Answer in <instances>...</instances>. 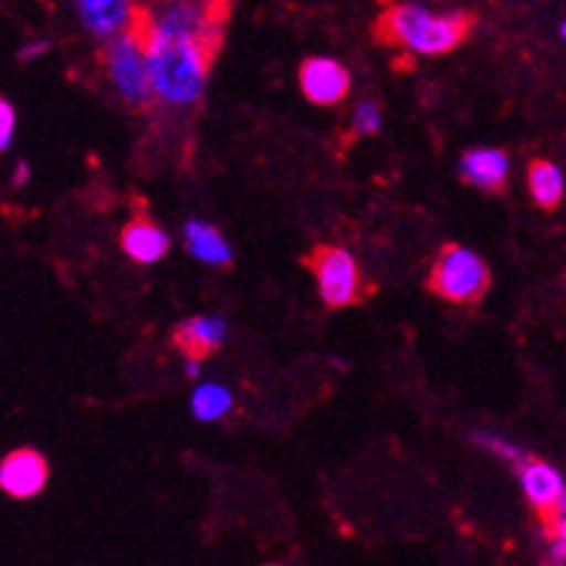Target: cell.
Masks as SVG:
<instances>
[{
	"label": "cell",
	"mask_w": 566,
	"mask_h": 566,
	"mask_svg": "<svg viewBox=\"0 0 566 566\" xmlns=\"http://www.w3.org/2000/svg\"><path fill=\"white\" fill-rule=\"evenodd\" d=\"M301 90L313 105H338L350 93V73L333 59L315 55L301 64Z\"/></svg>",
	"instance_id": "ba28073f"
},
{
	"label": "cell",
	"mask_w": 566,
	"mask_h": 566,
	"mask_svg": "<svg viewBox=\"0 0 566 566\" xmlns=\"http://www.w3.org/2000/svg\"><path fill=\"white\" fill-rule=\"evenodd\" d=\"M514 471H517L523 494H526V500L537 512L541 523L552 521L558 514H566V480L560 478L558 469H552L549 462L544 460L526 457Z\"/></svg>",
	"instance_id": "8992f818"
},
{
	"label": "cell",
	"mask_w": 566,
	"mask_h": 566,
	"mask_svg": "<svg viewBox=\"0 0 566 566\" xmlns=\"http://www.w3.org/2000/svg\"><path fill=\"white\" fill-rule=\"evenodd\" d=\"M50 46H53L50 41H30V44H23L21 50H18V59H21V61L38 59V55H44Z\"/></svg>",
	"instance_id": "ffe728a7"
},
{
	"label": "cell",
	"mask_w": 566,
	"mask_h": 566,
	"mask_svg": "<svg viewBox=\"0 0 566 566\" xmlns=\"http://www.w3.org/2000/svg\"><path fill=\"white\" fill-rule=\"evenodd\" d=\"M530 191H532V200H535L541 209L546 211L558 209L566 191L564 174H560L558 165L546 163V159H535V163H530Z\"/></svg>",
	"instance_id": "5bb4252c"
},
{
	"label": "cell",
	"mask_w": 566,
	"mask_h": 566,
	"mask_svg": "<svg viewBox=\"0 0 566 566\" xmlns=\"http://www.w3.org/2000/svg\"><path fill=\"white\" fill-rule=\"evenodd\" d=\"M474 442H478V446H483V448H489L492 454L503 457L506 462H512L514 469H517V465H521V462L530 457L526 451H521L517 446H512V442H506V440H500V437H492V433H474Z\"/></svg>",
	"instance_id": "e0dca14e"
},
{
	"label": "cell",
	"mask_w": 566,
	"mask_h": 566,
	"mask_svg": "<svg viewBox=\"0 0 566 566\" xmlns=\"http://www.w3.org/2000/svg\"><path fill=\"white\" fill-rule=\"evenodd\" d=\"M460 177L483 191H500L509 179V157L497 148H474L460 159Z\"/></svg>",
	"instance_id": "7c38bea8"
},
{
	"label": "cell",
	"mask_w": 566,
	"mask_h": 566,
	"mask_svg": "<svg viewBox=\"0 0 566 566\" xmlns=\"http://www.w3.org/2000/svg\"><path fill=\"white\" fill-rule=\"evenodd\" d=\"M231 405H234V399H231L229 390L217 388V385H206V388L197 390L195 399H191V410H195L197 419H202V422L226 417L231 410Z\"/></svg>",
	"instance_id": "9a60e30c"
},
{
	"label": "cell",
	"mask_w": 566,
	"mask_h": 566,
	"mask_svg": "<svg viewBox=\"0 0 566 566\" xmlns=\"http://www.w3.org/2000/svg\"><path fill=\"white\" fill-rule=\"evenodd\" d=\"M136 7H139L136 0H75V12L82 23L98 38H113L127 30Z\"/></svg>",
	"instance_id": "30bf717a"
},
{
	"label": "cell",
	"mask_w": 566,
	"mask_h": 566,
	"mask_svg": "<svg viewBox=\"0 0 566 566\" xmlns=\"http://www.w3.org/2000/svg\"><path fill=\"white\" fill-rule=\"evenodd\" d=\"M27 177H30V168H27V163H18V171H15V179H12V186H23V182H27Z\"/></svg>",
	"instance_id": "7402d4cb"
},
{
	"label": "cell",
	"mask_w": 566,
	"mask_h": 566,
	"mask_svg": "<svg viewBox=\"0 0 566 566\" xmlns=\"http://www.w3.org/2000/svg\"><path fill=\"white\" fill-rule=\"evenodd\" d=\"M226 15L188 0L139 3L148 38L150 78L165 105H195L220 50Z\"/></svg>",
	"instance_id": "6da1fadb"
},
{
	"label": "cell",
	"mask_w": 566,
	"mask_h": 566,
	"mask_svg": "<svg viewBox=\"0 0 566 566\" xmlns=\"http://www.w3.org/2000/svg\"><path fill=\"white\" fill-rule=\"evenodd\" d=\"M12 130H15V111L9 105L7 98L0 102V148L7 150L12 142Z\"/></svg>",
	"instance_id": "d6986e66"
},
{
	"label": "cell",
	"mask_w": 566,
	"mask_h": 566,
	"mask_svg": "<svg viewBox=\"0 0 566 566\" xmlns=\"http://www.w3.org/2000/svg\"><path fill=\"white\" fill-rule=\"evenodd\" d=\"M474 18L465 12H431L419 3H394L376 21L381 44L417 55H446L469 38Z\"/></svg>",
	"instance_id": "7a4b0ae2"
},
{
	"label": "cell",
	"mask_w": 566,
	"mask_h": 566,
	"mask_svg": "<svg viewBox=\"0 0 566 566\" xmlns=\"http://www.w3.org/2000/svg\"><path fill=\"white\" fill-rule=\"evenodd\" d=\"M168 234L159 229L150 217L136 214L130 223L122 229V249L130 261L136 263H157L168 252Z\"/></svg>",
	"instance_id": "8fae6325"
},
{
	"label": "cell",
	"mask_w": 566,
	"mask_h": 566,
	"mask_svg": "<svg viewBox=\"0 0 566 566\" xmlns=\"http://www.w3.org/2000/svg\"><path fill=\"white\" fill-rule=\"evenodd\" d=\"M186 249L195 254L197 261L211 263V266H229L231 263V249L223 240V234L209 223H200V220H191L186 223Z\"/></svg>",
	"instance_id": "4fadbf2b"
},
{
	"label": "cell",
	"mask_w": 566,
	"mask_h": 566,
	"mask_svg": "<svg viewBox=\"0 0 566 566\" xmlns=\"http://www.w3.org/2000/svg\"><path fill=\"white\" fill-rule=\"evenodd\" d=\"M46 480H50V465L32 448H15L0 462V489L9 497H35L38 492H44Z\"/></svg>",
	"instance_id": "52a82bcc"
},
{
	"label": "cell",
	"mask_w": 566,
	"mask_h": 566,
	"mask_svg": "<svg viewBox=\"0 0 566 566\" xmlns=\"http://www.w3.org/2000/svg\"><path fill=\"white\" fill-rule=\"evenodd\" d=\"M353 130L356 136H373L381 130V113L373 102H361L353 113Z\"/></svg>",
	"instance_id": "ac0fdd59"
},
{
	"label": "cell",
	"mask_w": 566,
	"mask_h": 566,
	"mask_svg": "<svg viewBox=\"0 0 566 566\" xmlns=\"http://www.w3.org/2000/svg\"><path fill=\"white\" fill-rule=\"evenodd\" d=\"M188 3H197V7L217 9V12H229V0H188Z\"/></svg>",
	"instance_id": "44dd1931"
},
{
	"label": "cell",
	"mask_w": 566,
	"mask_h": 566,
	"mask_svg": "<svg viewBox=\"0 0 566 566\" xmlns=\"http://www.w3.org/2000/svg\"><path fill=\"white\" fill-rule=\"evenodd\" d=\"M428 290L448 304H480L492 290V272L478 252L446 243L428 272Z\"/></svg>",
	"instance_id": "277c9868"
},
{
	"label": "cell",
	"mask_w": 566,
	"mask_h": 566,
	"mask_svg": "<svg viewBox=\"0 0 566 566\" xmlns=\"http://www.w3.org/2000/svg\"><path fill=\"white\" fill-rule=\"evenodd\" d=\"M102 64H105L107 78L127 107L148 111L154 105L157 90H154V78H150L148 38H145V27L139 21V7L134 12V21L127 23V30L107 38L105 50H102Z\"/></svg>",
	"instance_id": "3957f363"
},
{
	"label": "cell",
	"mask_w": 566,
	"mask_h": 566,
	"mask_svg": "<svg viewBox=\"0 0 566 566\" xmlns=\"http://www.w3.org/2000/svg\"><path fill=\"white\" fill-rule=\"evenodd\" d=\"M544 535L549 544V564H566V514L546 521Z\"/></svg>",
	"instance_id": "2e32d148"
},
{
	"label": "cell",
	"mask_w": 566,
	"mask_h": 566,
	"mask_svg": "<svg viewBox=\"0 0 566 566\" xmlns=\"http://www.w3.org/2000/svg\"><path fill=\"white\" fill-rule=\"evenodd\" d=\"M560 38H564V41H566V21L560 23Z\"/></svg>",
	"instance_id": "603a6c76"
},
{
	"label": "cell",
	"mask_w": 566,
	"mask_h": 566,
	"mask_svg": "<svg viewBox=\"0 0 566 566\" xmlns=\"http://www.w3.org/2000/svg\"><path fill=\"white\" fill-rule=\"evenodd\" d=\"M304 266L315 275L321 301L333 310L361 304L373 292L370 281L365 277L356 258L342 247H327V243L315 247L304 258Z\"/></svg>",
	"instance_id": "5b68a950"
},
{
	"label": "cell",
	"mask_w": 566,
	"mask_h": 566,
	"mask_svg": "<svg viewBox=\"0 0 566 566\" xmlns=\"http://www.w3.org/2000/svg\"><path fill=\"white\" fill-rule=\"evenodd\" d=\"M223 338H226V321L197 315V318H186L182 324L174 327L171 344L186 358L202 361V358H209L211 353L223 344Z\"/></svg>",
	"instance_id": "9c48e42d"
}]
</instances>
